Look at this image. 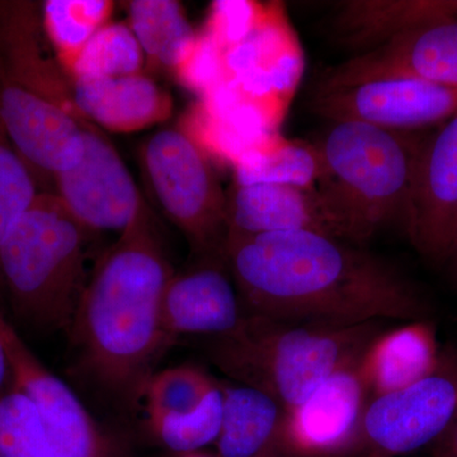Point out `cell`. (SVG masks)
Returning a JSON list of instances; mask_svg holds the SVG:
<instances>
[{"label":"cell","mask_w":457,"mask_h":457,"mask_svg":"<svg viewBox=\"0 0 457 457\" xmlns=\"http://www.w3.org/2000/svg\"><path fill=\"white\" fill-rule=\"evenodd\" d=\"M54 182V194L87 230L122 231L145 203L121 156L93 125L84 130L79 163Z\"/></svg>","instance_id":"obj_12"},{"label":"cell","mask_w":457,"mask_h":457,"mask_svg":"<svg viewBox=\"0 0 457 457\" xmlns=\"http://www.w3.org/2000/svg\"><path fill=\"white\" fill-rule=\"evenodd\" d=\"M311 107L330 122L359 121L386 130L417 132L455 116L457 89L393 78L315 93Z\"/></svg>","instance_id":"obj_10"},{"label":"cell","mask_w":457,"mask_h":457,"mask_svg":"<svg viewBox=\"0 0 457 457\" xmlns=\"http://www.w3.org/2000/svg\"><path fill=\"white\" fill-rule=\"evenodd\" d=\"M254 11L249 3H215L210 35L222 46H237L245 40L253 26Z\"/></svg>","instance_id":"obj_31"},{"label":"cell","mask_w":457,"mask_h":457,"mask_svg":"<svg viewBox=\"0 0 457 457\" xmlns=\"http://www.w3.org/2000/svg\"><path fill=\"white\" fill-rule=\"evenodd\" d=\"M195 266L174 272L162 303L165 347L183 336L231 335L246 312L224 253L201 257Z\"/></svg>","instance_id":"obj_16"},{"label":"cell","mask_w":457,"mask_h":457,"mask_svg":"<svg viewBox=\"0 0 457 457\" xmlns=\"http://www.w3.org/2000/svg\"><path fill=\"white\" fill-rule=\"evenodd\" d=\"M359 246L312 231L228 236L224 257L246 314L336 327L428 320L420 291Z\"/></svg>","instance_id":"obj_1"},{"label":"cell","mask_w":457,"mask_h":457,"mask_svg":"<svg viewBox=\"0 0 457 457\" xmlns=\"http://www.w3.org/2000/svg\"><path fill=\"white\" fill-rule=\"evenodd\" d=\"M73 99L84 119L114 132L143 130L165 121L173 104L168 93L144 74L71 82Z\"/></svg>","instance_id":"obj_18"},{"label":"cell","mask_w":457,"mask_h":457,"mask_svg":"<svg viewBox=\"0 0 457 457\" xmlns=\"http://www.w3.org/2000/svg\"><path fill=\"white\" fill-rule=\"evenodd\" d=\"M12 387H13V376H12L11 363H9L4 343L0 338V398H3Z\"/></svg>","instance_id":"obj_33"},{"label":"cell","mask_w":457,"mask_h":457,"mask_svg":"<svg viewBox=\"0 0 457 457\" xmlns=\"http://www.w3.org/2000/svg\"><path fill=\"white\" fill-rule=\"evenodd\" d=\"M112 9L108 0H47L42 4L45 33L68 77L80 51L107 25Z\"/></svg>","instance_id":"obj_24"},{"label":"cell","mask_w":457,"mask_h":457,"mask_svg":"<svg viewBox=\"0 0 457 457\" xmlns=\"http://www.w3.org/2000/svg\"><path fill=\"white\" fill-rule=\"evenodd\" d=\"M405 231L418 253L436 263L457 249V113L423 137L405 212Z\"/></svg>","instance_id":"obj_9"},{"label":"cell","mask_w":457,"mask_h":457,"mask_svg":"<svg viewBox=\"0 0 457 457\" xmlns=\"http://www.w3.org/2000/svg\"><path fill=\"white\" fill-rule=\"evenodd\" d=\"M185 457H210V456L201 455V453H188V455H186Z\"/></svg>","instance_id":"obj_35"},{"label":"cell","mask_w":457,"mask_h":457,"mask_svg":"<svg viewBox=\"0 0 457 457\" xmlns=\"http://www.w3.org/2000/svg\"><path fill=\"white\" fill-rule=\"evenodd\" d=\"M432 457H457V418L440 440L436 442Z\"/></svg>","instance_id":"obj_32"},{"label":"cell","mask_w":457,"mask_h":457,"mask_svg":"<svg viewBox=\"0 0 457 457\" xmlns=\"http://www.w3.org/2000/svg\"><path fill=\"white\" fill-rule=\"evenodd\" d=\"M429 320L409 321L376 337L361 359L370 399L404 389L431 374L440 362Z\"/></svg>","instance_id":"obj_19"},{"label":"cell","mask_w":457,"mask_h":457,"mask_svg":"<svg viewBox=\"0 0 457 457\" xmlns=\"http://www.w3.org/2000/svg\"><path fill=\"white\" fill-rule=\"evenodd\" d=\"M220 45L212 35L200 36L176 73L180 82L192 89H210L221 71Z\"/></svg>","instance_id":"obj_30"},{"label":"cell","mask_w":457,"mask_h":457,"mask_svg":"<svg viewBox=\"0 0 457 457\" xmlns=\"http://www.w3.org/2000/svg\"><path fill=\"white\" fill-rule=\"evenodd\" d=\"M0 338L11 363L13 386L37 409L56 457H104V438L88 411L29 350L2 306Z\"/></svg>","instance_id":"obj_13"},{"label":"cell","mask_w":457,"mask_h":457,"mask_svg":"<svg viewBox=\"0 0 457 457\" xmlns=\"http://www.w3.org/2000/svg\"><path fill=\"white\" fill-rule=\"evenodd\" d=\"M393 78L457 89V17L417 27L329 69L317 95Z\"/></svg>","instance_id":"obj_11"},{"label":"cell","mask_w":457,"mask_h":457,"mask_svg":"<svg viewBox=\"0 0 457 457\" xmlns=\"http://www.w3.org/2000/svg\"><path fill=\"white\" fill-rule=\"evenodd\" d=\"M457 418V351L441 352L431 374L404 389L370 399L361 457H400L436 444Z\"/></svg>","instance_id":"obj_7"},{"label":"cell","mask_w":457,"mask_h":457,"mask_svg":"<svg viewBox=\"0 0 457 457\" xmlns=\"http://www.w3.org/2000/svg\"><path fill=\"white\" fill-rule=\"evenodd\" d=\"M228 236L312 231L353 245L368 240L350 215L323 189L254 183L227 194Z\"/></svg>","instance_id":"obj_8"},{"label":"cell","mask_w":457,"mask_h":457,"mask_svg":"<svg viewBox=\"0 0 457 457\" xmlns=\"http://www.w3.org/2000/svg\"><path fill=\"white\" fill-rule=\"evenodd\" d=\"M215 383L203 370L179 366L150 376L144 387L149 420L195 411L212 393Z\"/></svg>","instance_id":"obj_28"},{"label":"cell","mask_w":457,"mask_h":457,"mask_svg":"<svg viewBox=\"0 0 457 457\" xmlns=\"http://www.w3.org/2000/svg\"><path fill=\"white\" fill-rule=\"evenodd\" d=\"M87 230L54 192H40L0 245V284L14 317L69 330L86 287Z\"/></svg>","instance_id":"obj_4"},{"label":"cell","mask_w":457,"mask_h":457,"mask_svg":"<svg viewBox=\"0 0 457 457\" xmlns=\"http://www.w3.org/2000/svg\"><path fill=\"white\" fill-rule=\"evenodd\" d=\"M381 328L383 321L336 327L246 314L236 332L212 338L207 353L225 375L269 394L287 414L360 359Z\"/></svg>","instance_id":"obj_3"},{"label":"cell","mask_w":457,"mask_h":457,"mask_svg":"<svg viewBox=\"0 0 457 457\" xmlns=\"http://www.w3.org/2000/svg\"><path fill=\"white\" fill-rule=\"evenodd\" d=\"M423 137L359 121L332 122L318 141V187L341 204L366 240L386 222L404 221Z\"/></svg>","instance_id":"obj_5"},{"label":"cell","mask_w":457,"mask_h":457,"mask_svg":"<svg viewBox=\"0 0 457 457\" xmlns=\"http://www.w3.org/2000/svg\"><path fill=\"white\" fill-rule=\"evenodd\" d=\"M0 457H56L37 409L14 386L0 398Z\"/></svg>","instance_id":"obj_26"},{"label":"cell","mask_w":457,"mask_h":457,"mask_svg":"<svg viewBox=\"0 0 457 457\" xmlns=\"http://www.w3.org/2000/svg\"><path fill=\"white\" fill-rule=\"evenodd\" d=\"M129 9L130 29L144 55L155 64L176 71L197 38L179 3L134 0Z\"/></svg>","instance_id":"obj_23"},{"label":"cell","mask_w":457,"mask_h":457,"mask_svg":"<svg viewBox=\"0 0 457 457\" xmlns=\"http://www.w3.org/2000/svg\"><path fill=\"white\" fill-rule=\"evenodd\" d=\"M0 117L14 146L36 182L55 177L79 163L84 153L80 121L53 102L33 95L0 77Z\"/></svg>","instance_id":"obj_15"},{"label":"cell","mask_w":457,"mask_h":457,"mask_svg":"<svg viewBox=\"0 0 457 457\" xmlns=\"http://www.w3.org/2000/svg\"><path fill=\"white\" fill-rule=\"evenodd\" d=\"M224 416L216 441L220 457H263L281 441L286 413L278 400L248 385H221Z\"/></svg>","instance_id":"obj_21"},{"label":"cell","mask_w":457,"mask_h":457,"mask_svg":"<svg viewBox=\"0 0 457 457\" xmlns=\"http://www.w3.org/2000/svg\"><path fill=\"white\" fill-rule=\"evenodd\" d=\"M324 174L317 146L302 141H257L236 161V185L240 186L281 183L315 188Z\"/></svg>","instance_id":"obj_22"},{"label":"cell","mask_w":457,"mask_h":457,"mask_svg":"<svg viewBox=\"0 0 457 457\" xmlns=\"http://www.w3.org/2000/svg\"><path fill=\"white\" fill-rule=\"evenodd\" d=\"M457 17V0H352L339 5L336 31L365 53L435 21Z\"/></svg>","instance_id":"obj_20"},{"label":"cell","mask_w":457,"mask_h":457,"mask_svg":"<svg viewBox=\"0 0 457 457\" xmlns=\"http://www.w3.org/2000/svg\"><path fill=\"white\" fill-rule=\"evenodd\" d=\"M143 162L155 200L192 251L224 253L227 194L203 147L182 129H165L146 141Z\"/></svg>","instance_id":"obj_6"},{"label":"cell","mask_w":457,"mask_h":457,"mask_svg":"<svg viewBox=\"0 0 457 457\" xmlns=\"http://www.w3.org/2000/svg\"><path fill=\"white\" fill-rule=\"evenodd\" d=\"M451 264H453V272H455V276L457 278V249L455 252V254L453 255V258H451Z\"/></svg>","instance_id":"obj_34"},{"label":"cell","mask_w":457,"mask_h":457,"mask_svg":"<svg viewBox=\"0 0 457 457\" xmlns=\"http://www.w3.org/2000/svg\"><path fill=\"white\" fill-rule=\"evenodd\" d=\"M144 56L130 26L112 23L102 27L90 38L69 71V78L73 82L139 74Z\"/></svg>","instance_id":"obj_25"},{"label":"cell","mask_w":457,"mask_h":457,"mask_svg":"<svg viewBox=\"0 0 457 457\" xmlns=\"http://www.w3.org/2000/svg\"><path fill=\"white\" fill-rule=\"evenodd\" d=\"M173 273L144 203L99 257L68 330L87 374L120 398L144 392L167 350L162 303Z\"/></svg>","instance_id":"obj_2"},{"label":"cell","mask_w":457,"mask_h":457,"mask_svg":"<svg viewBox=\"0 0 457 457\" xmlns=\"http://www.w3.org/2000/svg\"><path fill=\"white\" fill-rule=\"evenodd\" d=\"M224 416V395L221 384L216 385L203 404L179 416L149 420L153 432L168 449L188 453H196L218 441Z\"/></svg>","instance_id":"obj_27"},{"label":"cell","mask_w":457,"mask_h":457,"mask_svg":"<svg viewBox=\"0 0 457 457\" xmlns=\"http://www.w3.org/2000/svg\"><path fill=\"white\" fill-rule=\"evenodd\" d=\"M362 356L286 414L279 444L303 457H327L354 449L370 402L361 370Z\"/></svg>","instance_id":"obj_14"},{"label":"cell","mask_w":457,"mask_h":457,"mask_svg":"<svg viewBox=\"0 0 457 457\" xmlns=\"http://www.w3.org/2000/svg\"><path fill=\"white\" fill-rule=\"evenodd\" d=\"M38 194L37 182L12 145L0 117V245Z\"/></svg>","instance_id":"obj_29"},{"label":"cell","mask_w":457,"mask_h":457,"mask_svg":"<svg viewBox=\"0 0 457 457\" xmlns=\"http://www.w3.org/2000/svg\"><path fill=\"white\" fill-rule=\"evenodd\" d=\"M51 51L42 5L0 0V77L88 121L75 106L71 78Z\"/></svg>","instance_id":"obj_17"}]
</instances>
